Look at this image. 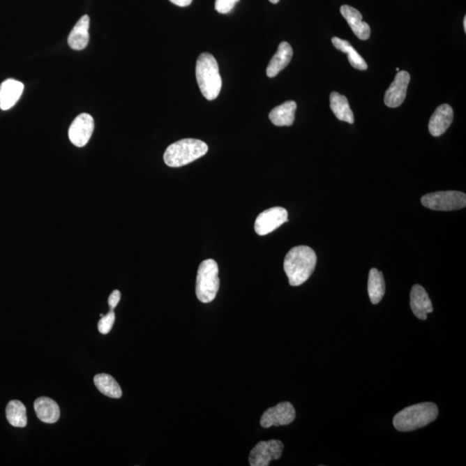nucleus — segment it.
I'll list each match as a JSON object with an SVG mask.
<instances>
[{
  "mask_svg": "<svg viewBox=\"0 0 466 466\" xmlns=\"http://www.w3.org/2000/svg\"><path fill=\"white\" fill-rule=\"evenodd\" d=\"M317 263V256L311 247L299 246L294 247L284 260L285 271L291 286H300L310 278Z\"/></svg>",
  "mask_w": 466,
  "mask_h": 466,
  "instance_id": "obj_1",
  "label": "nucleus"
},
{
  "mask_svg": "<svg viewBox=\"0 0 466 466\" xmlns=\"http://www.w3.org/2000/svg\"><path fill=\"white\" fill-rule=\"evenodd\" d=\"M439 409L433 403H422L405 407L396 414L393 425L399 432H411L424 428L438 417Z\"/></svg>",
  "mask_w": 466,
  "mask_h": 466,
  "instance_id": "obj_2",
  "label": "nucleus"
},
{
  "mask_svg": "<svg viewBox=\"0 0 466 466\" xmlns=\"http://www.w3.org/2000/svg\"><path fill=\"white\" fill-rule=\"evenodd\" d=\"M196 79L200 92L207 100H216L221 91L222 80L216 58L202 53L196 63Z\"/></svg>",
  "mask_w": 466,
  "mask_h": 466,
  "instance_id": "obj_3",
  "label": "nucleus"
},
{
  "mask_svg": "<svg viewBox=\"0 0 466 466\" xmlns=\"http://www.w3.org/2000/svg\"><path fill=\"white\" fill-rule=\"evenodd\" d=\"M207 151L209 146L203 141L186 138L170 145L163 155V160L169 167H179L196 161Z\"/></svg>",
  "mask_w": 466,
  "mask_h": 466,
  "instance_id": "obj_4",
  "label": "nucleus"
},
{
  "mask_svg": "<svg viewBox=\"0 0 466 466\" xmlns=\"http://www.w3.org/2000/svg\"><path fill=\"white\" fill-rule=\"evenodd\" d=\"M220 289L218 266L213 260H204L200 264L196 279V296L202 303L212 302Z\"/></svg>",
  "mask_w": 466,
  "mask_h": 466,
  "instance_id": "obj_5",
  "label": "nucleus"
},
{
  "mask_svg": "<svg viewBox=\"0 0 466 466\" xmlns=\"http://www.w3.org/2000/svg\"><path fill=\"white\" fill-rule=\"evenodd\" d=\"M422 205L436 211H454L465 209L466 195L460 191H439L423 196Z\"/></svg>",
  "mask_w": 466,
  "mask_h": 466,
  "instance_id": "obj_6",
  "label": "nucleus"
},
{
  "mask_svg": "<svg viewBox=\"0 0 466 466\" xmlns=\"http://www.w3.org/2000/svg\"><path fill=\"white\" fill-rule=\"evenodd\" d=\"M284 445L276 439L260 442L250 451L249 462L251 466H268L272 460L282 457Z\"/></svg>",
  "mask_w": 466,
  "mask_h": 466,
  "instance_id": "obj_7",
  "label": "nucleus"
},
{
  "mask_svg": "<svg viewBox=\"0 0 466 466\" xmlns=\"http://www.w3.org/2000/svg\"><path fill=\"white\" fill-rule=\"evenodd\" d=\"M296 416V409L292 403L284 402L265 411L260 424L264 428L280 427L292 423Z\"/></svg>",
  "mask_w": 466,
  "mask_h": 466,
  "instance_id": "obj_8",
  "label": "nucleus"
},
{
  "mask_svg": "<svg viewBox=\"0 0 466 466\" xmlns=\"http://www.w3.org/2000/svg\"><path fill=\"white\" fill-rule=\"evenodd\" d=\"M287 220H289L285 209L281 206L272 207L258 216L255 222V231L258 235H267L286 223Z\"/></svg>",
  "mask_w": 466,
  "mask_h": 466,
  "instance_id": "obj_9",
  "label": "nucleus"
},
{
  "mask_svg": "<svg viewBox=\"0 0 466 466\" xmlns=\"http://www.w3.org/2000/svg\"><path fill=\"white\" fill-rule=\"evenodd\" d=\"M94 130L93 116L82 114L76 116L68 130V137L71 143L82 148L89 143Z\"/></svg>",
  "mask_w": 466,
  "mask_h": 466,
  "instance_id": "obj_10",
  "label": "nucleus"
},
{
  "mask_svg": "<svg viewBox=\"0 0 466 466\" xmlns=\"http://www.w3.org/2000/svg\"><path fill=\"white\" fill-rule=\"evenodd\" d=\"M410 82V75L407 71H399L396 75L394 82L391 83L384 96V103L388 107H400L405 100L407 87Z\"/></svg>",
  "mask_w": 466,
  "mask_h": 466,
  "instance_id": "obj_11",
  "label": "nucleus"
},
{
  "mask_svg": "<svg viewBox=\"0 0 466 466\" xmlns=\"http://www.w3.org/2000/svg\"><path fill=\"white\" fill-rule=\"evenodd\" d=\"M410 307L413 314L421 320H427L428 315L433 311L432 301L424 287L413 286L410 292Z\"/></svg>",
  "mask_w": 466,
  "mask_h": 466,
  "instance_id": "obj_12",
  "label": "nucleus"
},
{
  "mask_svg": "<svg viewBox=\"0 0 466 466\" xmlns=\"http://www.w3.org/2000/svg\"><path fill=\"white\" fill-rule=\"evenodd\" d=\"M453 121V110L449 105H439L431 116L428 129L432 136L439 137L445 133Z\"/></svg>",
  "mask_w": 466,
  "mask_h": 466,
  "instance_id": "obj_13",
  "label": "nucleus"
},
{
  "mask_svg": "<svg viewBox=\"0 0 466 466\" xmlns=\"http://www.w3.org/2000/svg\"><path fill=\"white\" fill-rule=\"evenodd\" d=\"M24 84L14 79H8L0 85V109L3 111L16 105L24 92Z\"/></svg>",
  "mask_w": 466,
  "mask_h": 466,
  "instance_id": "obj_14",
  "label": "nucleus"
},
{
  "mask_svg": "<svg viewBox=\"0 0 466 466\" xmlns=\"http://www.w3.org/2000/svg\"><path fill=\"white\" fill-rule=\"evenodd\" d=\"M340 13L345 20L347 21L353 33L359 39L367 40L370 36V27L366 22L363 21L362 14L358 10L350 6H342Z\"/></svg>",
  "mask_w": 466,
  "mask_h": 466,
  "instance_id": "obj_15",
  "label": "nucleus"
},
{
  "mask_svg": "<svg viewBox=\"0 0 466 466\" xmlns=\"http://www.w3.org/2000/svg\"><path fill=\"white\" fill-rule=\"evenodd\" d=\"M293 57V49L289 43H280L278 51L272 57L267 67L268 77L273 78L278 75L283 69L285 68Z\"/></svg>",
  "mask_w": 466,
  "mask_h": 466,
  "instance_id": "obj_16",
  "label": "nucleus"
},
{
  "mask_svg": "<svg viewBox=\"0 0 466 466\" xmlns=\"http://www.w3.org/2000/svg\"><path fill=\"white\" fill-rule=\"evenodd\" d=\"M34 409L36 416L45 423L53 424L59 420L60 407L52 399L45 396L36 399L34 403Z\"/></svg>",
  "mask_w": 466,
  "mask_h": 466,
  "instance_id": "obj_17",
  "label": "nucleus"
},
{
  "mask_svg": "<svg viewBox=\"0 0 466 466\" xmlns=\"http://www.w3.org/2000/svg\"><path fill=\"white\" fill-rule=\"evenodd\" d=\"M89 16H83L77 22L70 34L68 36V45L75 50H82L86 48L89 42Z\"/></svg>",
  "mask_w": 466,
  "mask_h": 466,
  "instance_id": "obj_18",
  "label": "nucleus"
},
{
  "mask_svg": "<svg viewBox=\"0 0 466 466\" xmlns=\"http://www.w3.org/2000/svg\"><path fill=\"white\" fill-rule=\"evenodd\" d=\"M297 105L293 100L286 101L269 112V118L276 126H291L294 121Z\"/></svg>",
  "mask_w": 466,
  "mask_h": 466,
  "instance_id": "obj_19",
  "label": "nucleus"
},
{
  "mask_svg": "<svg viewBox=\"0 0 466 466\" xmlns=\"http://www.w3.org/2000/svg\"><path fill=\"white\" fill-rule=\"evenodd\" d=\"M330 107L338 119L349 123H354V116L347 97L333 92L330 96Z\"/></svg>",
  "mask_w": 466,
  "mask_h": 466,
  "instance_id": "obj_20",
  "label": "nucleus"
},
{
  "mask_svg": "<svg viewBox=\"0 0 466 466\" xmlns=\"http://www.w3.org/2000/svg\"><path fill=\"white\" fill-rule=\"evenodd\" d=\"M368 294L373 304H378L385 294V282L383 273L377 269H371L368 279Z\"/></svg>",
  "mask_w": 466,
  "mask_h": 466,
  "instance_id": "obj_21",
  "label": "nucleus"
},
{
  "mask_svg": "<svg viewBox=\"0 0 466 466\" xmlns=\"http://www.w3.org/2000/svg\"><path fill=\"white\" fill-rule=\"evenodd\" d=\"M94 384L102 394L108 398L119 399L122 396V389L114 377L108 374H98L93 378Z\"/></svg>",
  "mask_w": 466,
  "mask_h": 466,
  "instance_id": "obj_22",
  "label": "nucleus"
},
{
  "mask_svg": "<svg viewBox=\"0 0 466 466\" xmlns=\"http://www.w3.org/2000/svg\"><path fill=\"white\" fill-rule=\"evenodd\" d=\"M332 43L335 48L340 50L341 52L347 54L349 63L353 68L359 69V70H366L368 68L366 61L347 40L333 38Z\"/></svg>",
  "mask_w": 466,
  "mask_h": 466,
  "instance_id": "obj_23",
  "label": "nucleus"
},
{
  "mask_svg": "<svg viewBox=\"0 0 466 466\" xmlns=\"http://www.w3.org/2000/svg\"><path fill=\"white\" fill-rule=\"evenodd\" d=\"M7 421L15 428H25L27 425V407L18 400H10L6 410Z\"/></svg>",
  "mask_w": 466,
  "mask_h": 466,
  "instance_id": "obj_24",
  "label": "nucleus"
},
{
  "mask_svg": "<svg viewBox=\"0 0 466 466\" xmlns=\"http://www.w3.org/2000/svg\"><path fill=\"white\" fill-rule=\"evenodd\" d=\"M115 322V313L114 309H111L107 315H104L98 323V329L102 334H107L114 326Z\"/></svg>",
  "mask_w": 466,
  "mask_h": 466,
  "instance_id": "obj_25",
  "label": "nucleus"
},
{
  "mask_svg": "<svg viewBox=\"0 0 466 466\" xmlns=\"http://www.w3.org/2000/svg\"><path fill=\"white\" fill-rule=\"evenodd\" d=\"M240 0H216V10L221 14H227L232 12L236 3Z\"/></svg>",
  "mask_w": 466,
  "mask_h": 466,
  "instance_id": "obj_26",
  "label": "nucleus"
},
{
  "mask_svg": "<svg viewBox=\"0 0 466 466\" xmlns=\"http://www.w3.org/2000/svg\"><path fill=\"white\" fill-rule=\"evenodd\" d=\"M120 299H121V293H120L119 290H114V292L110 294V296H109V307H110L111 309H114L116 306H118Z\"/></svg>",
  "mask_w": 466,
  "mask_h": 466,
  "instance_id": "obj_27",
  "label": "nucleus"
},
{
  "mask_svg": "<svg viewBox=\"0 0 466 466\" xmlns=\"http://www.w3.org/2000/svg\"><path fill=\"white\" fill-rule=\"evenodd\" d=\"M171 3H173L174 5L185 7L191 5L193 0H170Z\"/></svg>",
  "mask_w": 466,
  "mask_h": 466,
  "instance_id": "obj_28",
  "label": "nucleus"
},
{
  "mask_svg": "<svg viewBox=\"0 0 466 466\" xmlns=\"http://www.w3.org/2000/svg\"><path fill=\"white\" fill-rule=\"evenodd\" d=\"M464 30L466 32V17L464 18Z\"/></svg>",
  "mask_w": 466,
  "mask_h": 466,
  "instance_id": "obj_29",
  "label": "nucleus"
},
{
  "mask_svg": "<svg viewBox=\"0 0 466 466\" xmlns=\"http://www.w3.org/2000/svg\"><path fill=\"white\" fill-rule=\"evenodd\" d=\"M272 3H278L280 0H269Z\"/></svg>",
  "mask_w": 466,
  "mask_h": 466,
  "instance_id": "obj_30",
  "label": "nucleus"
},
{
  "mask_svg": "<svg viewBox=\"0 0 466 466\" xmlns=\"http://www.w3.org/2000/svg\"><path fill=\"white\" fill-rule=\"evenodd\" d=\"M396 71H398V72L400 71L399 68H396Z\"/></svg>",
  "mask_w": 466,
  "mask_h": 466,
  "instance_id": "obj_31",
  "label": "nucleus"
}]
</instances>
